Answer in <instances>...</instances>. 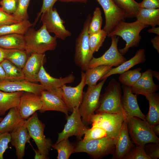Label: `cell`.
<instances>
[{"mask_svg":"<svg viewBox=\"0 0 159 159\" xmlns=\"http://www.w3.org/2000/svg\"><path fill=\"white\" fill-rule=\"evenodd\" d=\"M151 42L152 44L153 47L159 53V35H157L151 39Z\"/></svg>","mask_w":159,"mask_h":159,"instance_id":"cell-48","label":"cell"},{"mask_svg":"<svg viewBox=\"0 0 159 159\" xmlns=\"http://www.w3.org/2000/svg\"><path fill=\"white\" fill-rule=\"evenodd\" d=\"M152 70L148 69L141 73L140 78L136 83L130 87L132 92L136 94L141 95L145 97L154 92L159 89V85L154 82Z\"/></svg>","mask_w":159,"mask_h":159,"instance_id":"cell-22","label":"cell"},{"mask_svg":"<svg viewBox=\"0 0 159 159\" xmlns=\"http://www.w3.org/2000/svg\"><path fill=\"white\" fill-rule=\"evenodd\" d=\"M153 76L156 77L158 80H159V72L155 71H152Z\"/></svg>","mask_w":159,"mask_h":159,"instance_id":"cell-55","label":"cell"},{"mask_svg":"<svg viewBox=\"0 0 159 159\" xmlns=\"http://www.w3.org/2000/svg\"><path fill=\"white\" fill-rule=\"evenodd\" d=\"M7 49H5L0 47V63L5 59Z\"/></svg>","mask_w":159,"mask_h":159,"instance_id":"cell-50","label":"cell"},{"mask_svg":"<svg viewBox=\"0 0 159 159\" xmlns=\"http://www.w3.org/2000/svg\"><path fill=\"white\" fill-rule=\"evenodd\" d=\"M127 120L129 135L136 145L144 147L149 143L159 144V138L146 120L136 117Z\"/></svg>","mask_w":159,"mask_h":159,"instance_id":"cell-5","label":"cell"},{"mask_svg":"<svg viewBox=\"0 0 159 159\" xmlns=\"http://www.w3.org/2000/svg\"><path fill=\"white\" fill-rule=\"evenodd\" d=\"M125 13L126 17H136L140 7L135 0H112Z\"/></svg>","mask_w":159,"mask_h":159,"instance_id":"cell-32","label":"cell"},{"mask_svg":"<svg viewBox=\"0 0 159 159\" xmlns=\"http://www.w3.org/2000/svg\"><path fill=\"white\" fill-rule=\"evenodd\" d=\"M0 90L7 92H27L41 95V92L45 90L41 84L24 80L0 82Z\"/></svg>","mask_w":159,"mask_h":159,"instance_id":"cell-19","label":"cell"},{"mask_svg":"<svg viewBox=\"0 0 159 159\" xmlns=\"http://www.w3.org/2000/svg\"><path fill=\"white\" fill-rule=\"evenodd\" d=\"M10 134V142L16 151V155L18 159H22L24 155L25 145L30 143L31 137L24 124L16 128Z\"/></svg>","mask_w":159,"mask_h":159,"instance_id":"cell-23","label":"cell"},{"mask_svg":"<svg viewBox=\"0 0 159 159\" xmlns=\"http://www.w3.org/2000/svg\"><path fill=\"white\" fill-rule=\"evenodd\" d=\"M75 77L71 73L64 78H56L51 76L46 71L43 65L41 66L37 76V80L45 90L57 92L61 90L64 85L73 82Z\"/></svg>","mask_w":159,"mask_h":159,"instance_id":"cell-15","label":"cell"},{"mask_svg":"<svg viewBox=\"0 0 159 159\" xmlns=\"http://www.w3.org/2000/svg\"><path fill=\"white\" fill-rule=\"evenodd\" d=\"M23 92H7L0 90V115H4L8 110L17 107Z\"/></svg>","mask_w":159,"mask_h":159,"instance_id":"cell-26","label":"cell"},{"mask_svg":"<svg viewBox=\"0 0 159 159\" xmlns=\"http://www.w3.org/2000/svg\"><path fill=\"white\" fill-rule=\"evenodd\" d=\"M151 129L156 135H159V124L155 125L152 126H150Z\"/></svg>","mask_w":159,"mask_h":159,"instance_id":"cell-54","label":"cell"},{"mask_svg":"<svg viewBox=\"0 0 159 159\" xmlns=\"http://www.w3.org/2000/svg\"><path fill=\"white\" fill-rule=\"evenodd\" d=\"M42 106L40 95L24 92L17 107L21 117L25 120L37 111L40 110Z\"/></svg>","mask_w":159,"mask_h":159,"instance_id":"cell-16","label":"cell"},{"mask_svg":"<svg viewBox=\"0 0 159 159\" xmlns=\"http://www.w3.org/2000/svg\"><path fill=\"white\" fill-rule=\"evenodd\" d=\"M123 91L122 102L126 119L136 117L146 120L145 116L140 110L138 104L136 94L134 95L130 87L123 85L121 86Z\"/></svg>","mask_w":159,"mask_h":159,"instance_id":"cell-17","label":"cell"},{"mask_svg":"<svg viewBox=\"0 0 159 159\" xmlns=\"http://www.w3.org/2000/svg\"><path fill=\"white\" fill-rule=\"evenodd\" d=\"M17 21L12 14H9L4 11L0 6V26L16 23Z\"/></svg>","mask_w":159,"mask_h":159,"instance_id":"cell-45","label":"cell"},{"mask_svg":"<svg viewBox=\"0 0 159 159\" xmlns=\"http://www.w3.org/2000/svg\"><path fill=\"white\" fill-rule=\"evenodd\" d=\"M42 106L39 111L41 113L53 110L64 113L68 116L69 110L62 97L54 92L44 90L41 93Z\"/></svg>","mask_w":159,"mask_h":159,"instance_id":"cell-18","label":"cell"},{"mask_svg":"<svg viewBox=\"0 0 159 159\" xmlns=\"http://www.w3.org/2000/svg\"><path fill=\"white\" fill-rule=\"evenodd\" d=\"M91 18V15L89 14L75 42L74 61L75 64L83 71L89 68L90 62L93 57L89 41L88 29Z\"/></svg>","mask_w":159,"mask_h":159,"instance_id":"cell-4","label":"cell"},{"mask_svg":"<svg viewBox=\"0 0 159 159\" xmlns=\"http://www.w3.org/2000/svg\"><path fill=\"white\" fill-rule=\"evenodd\" d=\"M109 65H101L94 68H88L85 71V83L88 87L95 86L97 81L112 68Z\"/></svg>","mask_w":159,"mask_h":159,"instance_id":"cell-30","label":"cell"},{"mask_svg":"<svg viewBox=\"0 0 159 159\" xmlns=\"http://www.w3.org/2000/svg\"><path fill=\"white\" fill-rule=\"evenodd\" d=\"M30 0H18L16 10L12 15L19 21L28 20L27 9Z\"/></svg>","mask_w":159,"mask_h":159,"instance_id":"cell-39","label":"cell"},{"mask_svg":"<svg viewBox=\"0 0 159 159\" xmlns=\"http://www.w3.org/2000/svg\"><path fill=\"white\" fill-rule=\"evenodd\" d=\"M148 100L149 108L145 117L146 121L150 126L159 124V96L155 92L150 94L146 96Z\"/></svg>","mask_w":159,"mask_h":159,"instance_id":"cell-27","label":"cell"},{"mask_svg":"<svg viewBox=\"0 0 159 159\" xmlns=\"http://www.w3.org/2000/svg\"><path fill=\"white\" fill-rule=\"evenodd\" d=\"M88 0H59V1L62 2H80L86 3Z\"/></svg>","mask_w":159,"mask_h":159,"instance_id":"cell-53","label":"cell"},{"mask_svg":"<svg viewBox=\"0 0 159 159\" xmlns=\"http://www.w3.org/2000/svg\"><path fill=\"white\" fill-rule=\"evenodd\" d=\"M115 140V151L113 158L123 159L131 150L132 144L131 141L127 127V120H125L121 129Z\"/></svg>","mask_w":159,"mask_h":159,"instance_id":"cell-21","label":"cell"},{"mask_svg":"<svg viewBox=\"0 0 159 159\" xmlns=\"http://www.w3.org/2000/svg\"><path fill=\"white\" fill-rule=\"evenodd\" d=\"M0 64L6 72L8 80L15 81L24 80L22 69L8 60L4 59Z\"/></svg>","mask_w":159,"mask_h":159,"instance_id":"cell-34","label":"cell"},{"mask_svg":"<svg viewBox=\"0 0 159 159\" xmlns=\"http://www.w3.org/2000/svg\"><path fill=\"white\" fill-rule=\"evenodd\" d=\"M159 144L151 143H147L144 146L145 151L150 159H157L159 158Z\"/></svg>","mask_w":159,"mask_h":159,"instance_id":"cell-43","label":"cell"},{"mask_svg":"<svg viewBox=\"0 0 159 159\" xmlns=\"http://www.w3.org/2000/svg\"><path fill=\"white\" fill-rule=\"evenodd\" d=\"M102 12L100 8L97 7L94 11L88 29L89 34L95 33L100 31L102 24Z\"/></svg>","mask_w":159,"mask_h":159,"instance_id":"cell-38","label":"cell"},{"mask_svg":"<svg viewBox=\"0 0 159 159\" xmlns=\"http://www.w3.org/2000/svg\"><path fill=\"white\" fill-rule=\"evenodd\" d=\"M3 118L0 117V122L2 120Z\"/></svg>","mask_w":159,"mask_h":159,"instance_id":"cell-56","label":"cell"},{"mask_svg":"<svg viewBox=\"0 0 159 159\" xmlns=\"http://www.w3.org/2000/svg\"><path fill=\"white\" fill-rule=\"evenodd\" d=\"M148 26L137 20L131 23L121 21L116 24L107 36L109 37L113 36H120L125 41V47L119 50L123 55L128 52L130 48L139 45L141 39L140 33L143 29Z\"/></svg>","mask_w":159,"mask_h":159,"instance_id":"cell-3","label":"cell"},{"mask_svg":"<svg viewBox=\"0 0 159 159\" xmlns=\"http://www.w3.org/2000/svg\"><path fill=\"white\" fill-rule=\"evenodd\" d=\"M24 36L25 51L28 55L32 53L44 54L54 50L57 46V38L51 35L43 24L37 30L30 27Z\"/></svg>","mask_w":159,"mask_h":159,"instance_id":"cell-1","label":"cell"},{"mask_svg":"<svg viewBox=\"0 0 159 159\" xmlns=\"http://www.w3.org/2000/svg\"><path fill=\"white\" fill-rule=\"evenodd\" d=\"M136 18L142 24L152 27L159 25V8H140Z\"/></svg>","mask_w":159,"mask_h":159,"instance_id":"cell-29","label":"cell"},{"mask_svg":"<svg viewBox=\"0 0 159 159\" xmlns=\"http://www.w3.org/2000/svg\"><path fill=\"white\" fill-rule=\"evenodd\" d=\"M145 49H140L138 50L134 56L130 59L126 61L122 64L115 68H112L100 80L107 78L109 76L116 74H121L129 70L135 65L144 62L146 61Z\"/></svg>","mask_w":159,"mask_h":159,"instance_id":"cell-25","label":"cell"},{"mask_svg":"<svg viewBox=\"0 0 159 159\" xmlns=\"http://www.w3.org/2000/svg\"><path fill=\"white\" fill-rule=\"evenodd\" d=\"M51 147L57 151V159H68L71 154L74 153L75 146L70 142L67 138L52 145Z\"/></svg>","mask_w":159,"mask_h":159,"instance_id":"cell-35","label":"cell"},{"mask_svg":"<svg viewBox=\"0 0 159 159\" xmlns=\"http://www.w3.org/2000/svg\"><path fill=\"white\" fill-rule=\"evenodd\" d=\"M121 89L120 82L116 79H112L105 88L104 93L100 95L99 105L95 111L96 113L125 114L122 105Z\"/></svg>","mask_w":159,"mask_h":159,"instance_id":"cell-2","label":"cell"},{"mask_svg":"<svg viewBox=\"0 0 159 159\" xmlns=\"http://www.w3.org/2000/svg\"><path fill=\"white\" fill-rule=\"evenodd\" d=\"M59 0H43V3L40 11L38 13L34 23H36L41 15L50 8L53 7L55 3Z\"/></svg>","mask_w":159,"mask_h":159,"instance_id":"cell-46","label":"cell"},{"mask_svg":"<svg viewBox=\"0 0 159 159\" xmlns=\"http://www.w3.org/2000/svg\"><path fill=\"white\" fill-rule=\"evenodd\" d=\"M10 134L9 132L0 133V159H3L4 154L8 148L11 141Z\"/></svg>","mask_w":159,"mask_h":159,"instance_id":"cell-44","label":"cell"},{"mask_svg":"<svg viewBox=\"0 0 159 159\" xmlns=\"http://www.w3.org/2000/svg\"><path fill=\"white\" fill-rule=\"evenodd\" d=\"M148 32V33H154L157 34V35H159V27L155 26L152 27Z\"/></svg>","mask_w":159,"mask_h":159,"instance_id":"cell-52","label":"cell"},{"mask_svg":"<svg viewBox=\"0 0 159 159\" xmlns=\"http://www.w3.org/2000/svg\"><path fill=\"white\" fill-rule=\"evenodd\" d=\"M107 35V33L103 29L97 32L89 34V44L91 51L93 54L98 51L102 46Z\"/></svg>","mask_w":159,"mask_h":159,"instance_id":"cell-37","label":"cell"},{"mask_svg":"<svg viewBox=\"0 0 159 159\" xmlns=\"http://www.w3.org/2000/svg\"><path fill=\"white\" fill-rule=\"evenodd\" d=\"M102 7L104 13L105 24L103 28L110 33L120 21L126 18L124 12L112 0H96Z\"/></svg>","mask_w":159,"mask_h":159,"instance_id":"cell-13","label":"cell"},{"mask_svg":"<svg viewBox=\"0 0 159 159\" xmlns=\"http://www.w3.org/2000/svg\"><path fill=\"white\" fill-rule=\"evenodd\" d=\"M45 60L44 54L31 53L22 69L24 80L33 83L38 82L37 75Z\"/></svg>","mask_w":159,"mask_h":159,"instance_id":"cell-20","label":"cell"},{"mask_svg":"<svg viewBox=\"0 0 159 159\" xmlns=\"http://www.w3.org/2000/svg\"><path fill=\"white\" fill-rule=\"evenodd\" d=\"M0 47L7 49L25 50L24 35L15 34L0 36Z\"/></svg>","mask_w":159,"mask_h":159,"instance_id":"cell-28","label":"cell"},{"mask_svg":"<svg viewBox=\"0 0 159 159\" xmlns=\"http://www.w3.org/2000/svg\"><path fill=\"white\" fill-rule=\"evenodd\" d=\"M124 159H150L146 154L144 147L136 145L123 157Z\"/></svg>","mask_w":159,"mask_h":159,"instance_id":"cell-41","label":"cell"},{"mask_svg":"<svg viewBox=\"0 0 159 159\" xmlns=\"http://www.w3.org/2000/svg\"><path fill=\"white\" fill-rule=\"evenodd\" d=\"M41 15V21L49 32L54 33L57 38L62 40L71 36V33L66 29L64 24L65 22L56 8H51Z\"/></svg>","mask_w":159,"mask_h":159,"instance_id":"cell-10","label":"cell"},{"mask_svg":"<svg viewBox=\"0 0 159 159\" xmlns=\"http://www.w3.org/2000/svg\"><path fill=\"white\" fill-rule=\"evenodd\" d=\"M85 73L81 71V80L80 83L75 87L67 86L66 85L61 87L62 98L65 103L69 111L72 112L76 107H79L83 95V89L85 83Z\"/></svg>","mask_w":159,"mask_h":159,"instance_id":"cell-14","label":"cell"},{"mask_svg":"<svg viewBox=\"0 0 159 159\" xmlns=\"http://www.w3.org/2000/svg\"><path fill=\"white\" fill-rule=\"evenodd\" d=\"M18 4V0H1L0 1L2 9L9 14H12L15 12Z\"/></svg>","mask_w":159,"mask_h":159,"instance_id":"cell-42","label":"cell"},{"mask_svg":"<svg viewBox=\"0 0 159 159\" xmlns=\"http://www.w3.org/2000/svg\"><path fill=\"white\" fill-rule=\"evenodd\" d=\"M107 78L103 79L95 86L88 87L87 91L83 93L79 109L82 120L86 125L91 122V118L99 106L101 91Z\"/></svg>","mask_w":159,"mask_h":159,"instance_id":"cell-6","label":"cell"},{"mask_svg":"<svg viewBox=\"0 0 159 159\" xmlns=\"http://www.w3.org/2000/svg\"><path fill=\"white\" fill-rule=\"evenodd\" d=\"M79 108H74L72 114L67 116V123L62 131L58 133L56 143L73 135L81 139L85 134L87 128L82 120Z\"/></svg>","mask_w":159,"mask_h":159,"instance_id":"cell-11","label":"cell"},{"mask_svg":"<svg viewBox=\"0 0 159 159\" xmlns=\"http://www.w3.org/2000/svg\"><path fill=\"white\" fill-rule=\"evenodd\" d=\"M35 155L34 157L35 159H46L47 158L41 154L38 150H34Z\"/></svg>","mask_w":159,"mask_h":159,"instance_id":"cell-51","label":"cell"},{"mask_svg":"<svg viewBox=\"0 0 159 159\" xmlns=\"http://www.w3.org/2000/svg\"><path fill=\"white\" fill-rule=\"evenodd\" d=\"M24 125L31 138L34 140L39 152L47 158L49 150L52 144L50 139L44 134V124L38 118L37 112L25 120Z\"/></svg>","mask_w":159,"mask_h":159,"instance_id":"cell-9","label":"cell"},{"mask_svg":"<svg viewBox=\"0 0 159 159\" xmlns=\"http://www.w3.org/2000/svg\"><path fill=\"white\" fill-rule=\"evenodd\" d=\"M126 118L123 113H101L94 114L91 122L92 127L102 128L106 132L107 136L115 139Z\"/></svg>","mask_w":159,"mask_h":159,"instance_id":"cell-7","label":"cell"},{"mask_svg":"<svg viewBox=\"0 0 159 159\" xmlns=\"http://www.w3.org/2000/svg\"><path fill=\"white\" fill-rule=\"evenodd\" d=\"M8 80L6 72L0 64V82Z\"/></svg>","mask_w":159,"mask_h":159,"instance_id":"cell-49","label":"cell"},{"mask_svg":"<svg viewBox=\"0 0 159 159\" xmlns=\"http://www.w3.org/2000/svg\"><path fill=\"white\" fill-rule=\"evenodd\" d=\"M111 38L112 42L109 49L101 56L98 58L93 57L90 62L89 68L101 65L118 66L126 61V58L118 49L119 37L113 36Z\"/></svg>","mask_w":159,"mask_h":159,"instance_id":"cell-12","label":"cell"},{"mask_svg":"<svg viewBox=\"0 0 159 159\" xmlns=\"http://www.w3.org/2000/svg\"><path fill=\"white\" fill-rule=\"evenodd\" d=\"M32 24L28 20L0 26V36L11 34L24 35Z\"/></svg>","mask_w":159,"mask_h":159,"instance_id":"cell-31","label":"cell"},{"mask_svg":"<svg viewBox=\"0 0 159 159\" xmlns=\"http://www.w3.org/2000/svg\"><path fill=\"white\" fill-rule=\"evenodd\" d=\"M141 70V68L138 67L133 70L126 71L120 74L119 80L123 85L131 87L140 78Z\"/></svg>","mask_w":159,"mask_h":159,"instance_id":"cell-36","label":"cell"},{"mask_svg":"<svg viewBox=\"0 0 159 159\" xmlns=\"http://www.w3.org/2000/svg\"><path fill=\"white\" fill-rule=\"evenodd\" d=\"M17 107L11 108L0 122V133H10L24 124Z\"/></svg>","mask_w":159,"mask_h":159,"instance_id":"cell-24","label":"cell"},{"mask_svg":"<svg viewBox=\"0 0 159 159\" xmlns=\"http://www.w3.org/2000/svg\"><path fill=\"white\" fill-rule=\"evenodd\" d=\"M139 4L141 8L158 9L159 8V0H143Z\"/></svg>","mask_w":159,"mask_h":159,"instance_id":"cell-47","label":"cell"},{"mask_svg":"<svg viewBox=\"0 0 159 159\" xmlns=\"http://www.w3.org/2000/svg\"><path fill=\"white\" fill-rule=\"evenodd\" d=\"M28 54L24 50L7 49L5 58L19 68L22 69L28 58Z\"/></svg>","mask_w":159,"mask_h":159,"instance_id":"cell-33","label":"cell"},{"mask_svg":"<svg viewBox=\"0 0 159 159\" xmlns=\"http://www.w3.org/2000/svg\"><path fill=\"white\" fill-rule=\"evenodd\" d=\"M84 135L83 139L82 140L84 141L98 139L107 136L106 132L104 129L97 127H92L90 128L87 129Z\"/></svg>","mask_w":159,"mask_h":159,"instance_id":"cell-40","label":"cell"},{"mask_svg":"<svg viewBox=\"0 0 159 159\" xmlns=\"http://www.w3.org/2000/svg\"><path fill=\"white\" fill-rule=\"evenodd\" d=\"M115 148L114 139L106 136L87 141L81 140L75 146L74 153H86L98 158L111 153Z\"/></svg>","mask_w":159,"mask_h":159,"instance_id":"cell-8","label":"cell"}]
</instances>
